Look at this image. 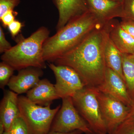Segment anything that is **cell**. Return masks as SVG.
Returning <instances> with one entry per match:
<instances>
[{"mask_svg": "<svg viewBox=\"0 0 134 134\" xmlns=\"http://www.w3.org/2000/svg\"><path fill=\"white\" fill-rule=\"evenodd\" d=\"M106 32L97 29L53 62L73 69L86 87L98 88L104 82L107 68L104 48Z\"/></svg>", "mask_w": 134, "mask_h": 134, "instance_id": "6da1fadb", "label": "cell"}, {"mask_svg": "<svg viewBox=\"0 0 134 134\" xmlns=\"http://www.w3.org/2000/svg\"><path fill=\"white\" fill-rule=\"evenodd\" d=\"M105 24L89 10L47 39L43 45L44 60L53 63L78 44L90 34L104 28Z\"/></svg>", "mask_w": 134, "mask_h": 134, "instance_id": "7a4b0ae2", "label": "cell"}, {"mask_svg": "<svg viewBox=\"0 0 134 134\" xmlns=\"http://www.w3.org/2000/svg\"><path fill=\"white\" fill-rule=\"evenodd\" d=\"M50 33L47 27L42 26L29 37H22L16 45L2 54L1 59L18 71L29 67L45 69L43 45Z\"/></svg>", "mask_w": 134, "mask_h": 134, "instance_id": "3957f363", "label": "cell"}, {"mask_svg": "<svg viewBox=\"0 0 134 134\" xmlns=\"http://www.w3.org/2000/svg\"><path fill=\"white\" fill-rule=\"evenodd\" d=\"M20 115L28 127L30 134H46L50 131L52 123L60 108L52 109L36 104L26 97H18Z\"/></svg>", "mask_w": 134, "mask_h": 134, "instance_id": "277c9868", "label": "cell"}, {"mask_svg": "<svg viewBox=\"0 0 134 134\" xmlns=\"http://www.w3.org/2000/svg\"><path fill=\"white\" fill-rule=\"evenodd\" d=\"M98 89L85 87L72 97L74 104L80 115L95 134H108L97 97Z\"/></svg>", "mask_w": 134, "mask_h": 134, "instance_id": "5b68a950", "label": "cell"}, {"mask_svg": "<svg viewBox=\"0 0 134 134\" xmlns=\"http://www.w3.org/2000/svg\"><path fill=\"white\" fill-rule=\"evenodd\" d=\"M62 99V105L53 120L50 131L68 133L80 130L85 134H95L77 110L72 97Z\"/></svg>", "mask_w": 134, "mask_h": 134, "instance_id": "8992f818", "label": "cell"}, {"mask_svg": "<svg viewBox=\"0 0 134 134\" xmlns=\"http://www.w3.org/2000/svg\"><path fill=\"white\" fill-rule=\"evenodd\" d=\"M97 97L108 134H112L127 119L130 107L98 90Z\"/></svg>", "mask_w": 134, "mask_h": 134, "instance_id": "52a82bcc", "label": "cell"}, {"mask_svg": "<svg viewBox=\"0 0 134 134\" xmlns=\"http://www.w3.org/2000/svg\"><path fill=\"white\" fill-rule=\"evenodd\" d=\"M55 76V90L60 98L72 97L86 87L79 75L72 68L50 63L48 65Z\"/></svg>", "mask_w": 134, "mask_h": 134, "instance_id": "ba28073f", "label": "cell"}, {"mask_svg": "<svg viewBox=\"0 0 134 134\" xmlns=\"http://www.w3.org/2000/svg\"><path fill=\"white\" fill-rule=\"evenodd\" d=\"M97 89L111 96L130 107L133 102L126 83L121 77L113 70L107 67L104 79Z\"/></svg>", "mask_w": 134, "mask_h": 134, "instance_id": "9c48e42d", "label": "cell"}, {"mask_svg": "<svg viewBox=\"0 0 134 134\" xmlns=\"http://www.w3.org/2000/svg\"><path fill=\"white\" fill-rule=\"evenodd\" d=\"M59 12L57 31L89 10L86 0H53Z\"/></svg>", "mask_w": 134, "mask_h": 134, "instance_id": "30bf717a", "label": "cell"}, {"mask_svg": "<svg viewBox=\"0 0 134 134\" xmlns=\"http://www.w3.org/2000/svg\"><path fill=\"white\" fill-rule=\"evenodd\" d=\"M42 69L29 67L18 71L16 75H13L7 86L10 90L18 94L27 93L36 86L43 75Z\"/></svg>", "mask_w": 134, "mask_h": 134, "instance_id": "8fae6325", "label": "cell"}, {"mask_svg": "<svg viewBox=\"0 0 134 134\" xmlns=\"http://www.w3.org/2000/svg\"><path fill=\"white\" fill-rule=\"evenodd\" d=\"M89 10L104 23L123 18L122 3L113 0H86Z\"/></svg>", "mask_w": 134, "mask_h": 134, "instance_id": "7c38bea8", "label": "cell"}, {"mask_svg": "<svg viewBox=\"0 0 134 134\" xmlns=\"http://www.w3.org/2000/svg\"><path fill=\"white\" fill-rule=\"evenodd\" d=\"M104 28L121 52L129 55L134 54V38L122 29L120 22L113 19L106 23Z\"/></svg>", "mask_w": 134, "mask_h": 134, "instance_id": "4fadbf2b", "label": "cell"}, {"mask_svg": "<svg viewBox=\"0 0 134 134\" xmlns=\"http://www.w3.org/2000/svg\"><path fill=\"white\" fill-rule=\"evenodd\" d=\"M29 100L36 104L47 106L51 105L54 100L60 99L54 85L48 79H41L26 93Z\"/></svg>", "mask_w": 134, "mask_h": 134, "instance_id": "5bb4252c", "label": "cell"}, {"mask_svg": "<svg viewBox=\"0 0 134 134\" xmlns=\"http://www.w3.org/2000/svg\"><path fill=\"white\" fill-rule=\"evenodd\" d=\"M18 94L11 90L4 92L0 105V119L8 132L14 121L21 116L18 105Z\"/></svg>", "mask_w": 134, "mask_h": 134, "instance_id": "9a60e30c", "label": "cell"}, {"mask_svg": "<svg viewBox=\"0 0 134 134\" xmlns=\"http://www.w3.org/2000/svg\"><path fill=\"white\" fill-rule=\"evenodd\" d=\"M104 53L107 67L116 72L125 81L122 71V54L113 43L107 32Z\"/></svg>", "mask_w": 134, "mask_h": 134, "instance_id": "2e32d148", "label": "cell"}, {"mask_svg": "<svg viewBox=\"0 0 134 134\" xmlns=\"http://www.w3.org/2000/svg\"><path fill=\"white\" fill-rule=\"evenodd\" d=\"M122 71L128 91L134 100V58L122 54Z\"/></svg>", "mask_w": 134, "mask_h": 134, "instance_id": "e0dca14e", "label": "cell"}, {"mask_svg": "<svg viewBox=\"0 0 134 134\" xmlns=\"http://www.w3.org/2000/svg\"><path fill=\"white\" fill-rule=\"evenodd\" d=\"M15 69L7 63L2 61L0 63V88L3 90L8 85L13 76Z\"/></svg>", "mask_w": 134, "mask_h": 134, "instance_id": "ac0fdd59", "label": "cell"}, {"mask_svg": "<svg viewBox=\"0 0 134 134\" xmlns=\"http://www.w3.org/2000/svg\"><path fill=\"white\" fill-rule=\"evenodd\" d=\"M7 132L9 134H30L26 123L21 116L15 120Z\"/></svg>", "mask_w": 134, "mask_h": 134, "instance_id": "d6986e66", "label": "cell"}, {"mask_svg": "<svg viewBox=\"0 0 134 134\" xmlns=\"http://www.w3.org/2000/svg\"><path fill=\"white\" fill-rule=\"evenodd\" d=\"M112 134H134V117H127Z\"/></svg>", "mask_w": 134, "mask_h": 134, "instance_id": "ffe728a7", "label": "cell"}, {"mask_svg": "<svg viewBox=\"0 0 134 134\" xmlns=\"http://www.w3.org/2000/svg\"><path fill=\"white\" fill-rule=\"evenodd\" d=\"M20 2V0H0V17L9 10H14Z\"/></svg>", "mask_w": 134, "mask_h": 134, "instance_id": "44dd1931", "label": "cell"}, {"mask_svg": "<svg viewBox=\"0 0 134 134\" xmlns=\"http://www.w3.org/2000/svg\"><path fill=\"white\" fill-rule=\"evenodd\" d=\"M123 18L134 21V0H124L122 2Z\"/></svg>", "mask_w": 134, "mask_h": 134, "instance_id": "7402d4cb", "label": "cell"}, {"mask_svg": "<svg viewBox=\"0 0 134 134\" xmlns=\"http://www.w3.org/2000/svg\"><path fill=\"white\" fill-rule=\"evenodd\" d=\"M16 13L14 10H9L0 17V20L2 25L5 27H7L15 20Z\"/></svg>", "mask_w": 134, "mask_h": 134, "instance_id": "603a6c76", "label": "cell"}, {"mask_svg": "<svg viewBox=\"0 0 134 134\" xmlns=\"http://www.w3.org/2000/svg\"><path fill=\"white\" fill-rule=\"evenodd\" d=\"M121 26L124 30L134 38V21L127 18H121Z\"/></svg>", "mask_w": 134, "mask_h": 134, "instance_id": "cb8c5ba5", "label": "cell"}, {"mask_svg": "<svg viewBox=\"0 0 134 134\" xmlns=\"http://www.w3.org/2000/svg\"><path fill=\"white\" fill-rule=\"evenodd\" d=\"M12 47L6 39L2 27L0 26V53L2 54L9 50Z\"/></svg>", "mask_w": 134, "mask_h": 134, "instance_id": "d4e9b609", "label": "cell"}, {"mask_svg": "<svg viewBox=\"0 0 134 134\" xmlns=\"http://www.w3.org/2000/svg\"><path fill=\"white\" fill-rule=\"evenodd\" d=\"M23 27V24L18 20H15L8 26L10 33L13 37L18 35Z\"/></svg>", "mask_w": 134, "mask_h": 134, "instance_id": "484cf974", "label": "cell"}, {"mask_svg": "<svg viewBox=\"0 0 134 134\" xmlns=\"http://www.w3.org/2000/svg\"><path fill=\"white\" fill-rule=\"evenodd\" d=\"M82 133H83L81 130H76L73 131V132L68 133H61V132L50 131L46 134H82Z\"/></svg>", "mask_w": 134, "mask_h": 134, "instance_id": "4316f807", "label": "cell"}, {"mask_svg": "<svg viewBox=\"0 0 134 134\" xmlns=\"http://www.w3.org/2000/svg\"><path fill=\"white\" fill-rule=\"evenodd\" d=\"M128 117H134V100H133L132 105L130 107L129 114Z\"/></svg>", "mask_w": 134, "mask_h": 134, "instance_id": "83f0119b", "label": "cell"}, {"mask_svg": "<svg viewBox=\"0 0 134 134\" xmlns=\"http://www.w3.org/2000/svg\"><path fill=\"white\" fill-rule=\"evenodd\" d=\"M5 132V126L1 120L0 119V134H3Z\"/></svg>", "mask_w": 134, "mask_h": 134, "instance_id": "f1b7e54d", "label": "cell"}, {"mask_svg": "<svg viewBox=\"0 0 134 134\" xmlns=\"http://www.w3.org/2000/svg\"><path fill=\"white\" fill-rule=\"evenodd\" d=\"M113 1H116L120 2H123L124 0H113Z\"/></svg>", "mask_w": 134, "mask_h": 134, "instance_id": "f546056e", "label": "cell"}, {"mask_svg": "<svg viewBox=\"0 0 134 134\" xmlns=\"http://www.w3.org/2000/svg\"><path fill=\"white\" fill-rule=\"evenodd\" d=\"M3 134H9V133H8V132H5V133H3Z\"/></svg>", "mask_w": 134, "mask_h": 134, "instance_id": "4dcf8cb0", "label": "cell"}, {"mask_svg": "<svg viewBox=\"0 0 134 134\" xmlns=\"http://www.w3.org/2000/svg\"><path fill=\"white\" fill-rule=\"evenodd\" d=\"M131 56H132V57H133L134 58V54H133V55H130Z\"/></svg>", "mask_w": 134, "mask_h": 134, "instance_id": "1f68e13d", "label": "cell"}]
</instances>
